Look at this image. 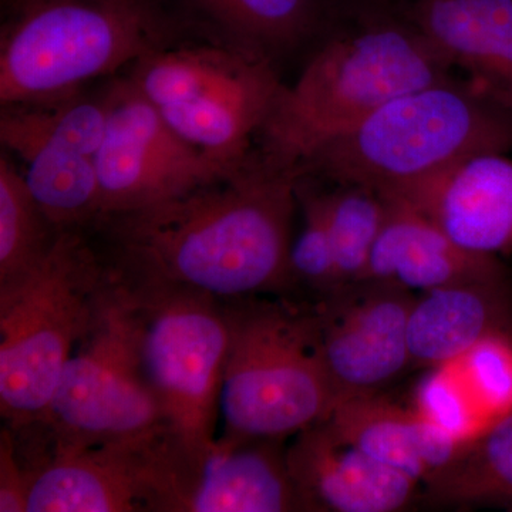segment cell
<instances>
[{
    "label": "cell",
    "mask_w": 512,
    "mask_h": 512,
    "mask_svg": "<svg viewBox=\"0 0 512 512\" xmlns=\"http://www.w3.org/2000/svg\"><path fill=\"white\" fill-rule=\"evenodd\" d=\"M386 200V221L362 281L424 293L508 274L498 256L467 251L406 202Z\"/></svg>",
    "instance_id": "obj_17"
},
{
    "label": "cell",
    "mask_w": 512,
    "mask_h": 512,
    "mask_svg": "<svg viewBox=\"0 0 512 512\" xmlns=\"http://www.w3.org/2000/svg\"><path fill=\"white\" fill-rule=\"evenodd\" d=\"M413 409L461 444L473 440L493 421L468 389L456 363L431 367L417 384Z\"/></svg>",
    "instance_id": "obj_27"
},
{
    "label": "cell",
    "mask_w": 512,
    "mask_h": 512,
    "mask_svg": "<svg viewBox=\"0 0 512 512\" xmlns=\"http://www.w3.org/2000/svg\"><path fill=\"white\" fill-rule=\"evenodd\" d=\"M57 229L8 154L0 156V289L28 275L55 244Z\"/></svg>",
    "instance_id": "obj_24"
},
{
    "label": "cell",
    "mask_w": 512,
    "mask_h": 512,
    "mask_svg": "<svg viewBox=\"0 0 512 512\" xmlns=\"http://www.w3.org/2000/svg\"><path fill=\"white\" fill-rule=\"evenodd\" d=\"M286 460L303 511H402L420 485L340 440L322 420L293 436Z\"/></svg>",
    "instance_id": "obj_15"
},
{
    "label": "cell",
    "mask_w": 512,
    "mask_h": 512,
    "mask_svg": "<svg viewBox=\"0 0 512 512\" xmlns=\"http://www.w3.org/2000/svg\"><path fill=\"white\" fill-rule=\"evenodd\" d=\"M151 50L124 76L160 111L178 137L225 170L254 153L281 89L278 67L200 36Z\"/></svg>",
    "instance_id": "obj_7"
},
{
    "label": "cell",
    "mask_w": 512,
    "mask_h": 512,
    "mask_svg": "<svg viewBox=\"0 0 512 512\" xmlns=\"http://www.w3.org/2000/svg\"><path fill=\"white\" fill-rule=\"evenodd\" d=\"M282 441L222 433L190 451L170 436L171 512L303 511Z\"/></svg>",
    "instance_id": "obj_13"
},
{
    "label": "cell",
    "mask_w": 512,
    "mask_h": 512,
    "mask_svg": "<svg viewBox=\"0 0 512 512\" xmlns=\"http://www.w3.org/2000/svg\"><path fill=\"white\" fill-rule=\"evenodd\" d=\"M322 421L340 440L419 484L443 470L464 446L413 407L394 403L382 393L340 402Z\"/></svg>",
    "instance_id": "obj_20"
},
{
    "label": "cell",
    "mask_w": 512,
    "mask_h": 512,
    "mask_svg": "<svg viewBox=\"0 0 512 512\" xmlns=\"http://www.w3.org/2000/svg\"><path fill=\"white\" fill-rule=\"evenodd\" d=\"M109 84L97 92L84 89L0 106V141L39 138L87 157H96L106 131Z\"/></svg>",
    "instance_id": "obj_23"
},
{
    "label": "cell",
    "mask_w": 512,
    "mask_h": 512,
    "mask_svg": "<svg viewBox=\"0 0 512 512\" xmlns=\"http://www.w3.org/2000/svg\"><path fill=\"white\" fill-rule=\"evenodd\" d=\"M301 175L266 163L255 148L215 180L101 221L113 237L109 262L133 281L221 302L286 291Z\"/></svg>",
    "instance_id": "obj_1"
},
{
    "label": "cell",
    "mask_w": 512,
    "mask_h": 512,
    "mask_svg": "<svg viewBox=\"0 0 512 512\" xmlns=\"http://www.w3.org/2000/svg\"><path fill=\"white\" fill-rule=\"evenodd\" d=\"M298 201L303 212V225L299 234L293 237L289 252V289L302 286L322 299L342 286L336 271L325 195L308 175L299 178Z\"/></svg>",
    "instance_id": "obj_26"
},
{
    "label": "cell",
    "mask_w": 512,
    "mask_h": 512,
    "mask_svg": "<svg viewBox=\"0 0 512 512\" xmlns=\"http://www.w3.org/2000/svg\"><path fill=\"white\" fill-rule=\"evenodd\" d=\"M355 2L363 3V5L376 6V8L397 9L404 0H355Z\"/></svg>",
    "instance_id": "obj_31"
},
{
    "label": "cell",
    "mask_w": 512,
    "mask_h": 512,
    "mask_svg": "<svg viewBox=\"0 0 512 512\" xmlns=\"http://www.w3.org/2000/svg\"><path fill=\"white\" fill-rule=\"evenodd\" d=\"M23 431L39 448L141 439L168 431L144 375L113 269L99 312L67 360L45 416Z\"/></svg>",
    "instance_id": "obj_9"
},
{
    "label": "cell",
    "mask_w": 512,
    "mask_h": 512,
    "mask_svg": "<svg viewBox=\"0 0 512 512\" xmlns=\"http://www.w3.org/2000/svg\"><path fill=\"white\" fill-rule=\"evenodd\" d=\"M493 338L512 339L508 274L444 286L414 299L407 328L413 366L450 365Z\"/></svg>",
    "instance_id": "obj_18"
},
{
    "label": "cell",
    "mask_w": 512,
    "mask_h": 512,
    "mask_svg": "<svg viewBox=\"0 0 512 512\" xmlns=\"http://www.w3.org/2000/svg\"><path fill=\"white\" fill-rule=\"evenodd\" d=\"M28 473L16 450L15 437L9 427L0 439V511L26 512Z\"/></svg>",
    "instance_id": "obj_29"
},
{
    "label": "cell",
    "mask_w": 512,
    "mask_h": 512,
    "mask_svg": "<svg viewBox=\"0 0 512 512\" xmlns=\"http://www.w3.org/2000/svg\"><path fill=\"white\" fill-rule=\"evenodd\" d=\"M224 303V433L285 440L325 419L335 397L320 360L312 306L256 298Z\"/></svg>",
    "instance_id": "obj_6"
},
{
    "label": "cell",
    "mask_w": 512,
    "mask_h": 512,
    "mask_svg": "<svg viewBox=\"0 0 512 512\" xmlns=\"http://www.w3.org/2000/svg\"><path fill=\"white\" fill-rule=\"evenodd\" d=\"M113 278L171 439L184 450L207 447L215 439L229 346L225 303L114 269Z\"/></svg>",
    "instance_id": "obj_8"
},
{
    "label": "cell",
    "mask_w": 512,
    "mask_h": 512,
    "mask_svg": "<svg viewBox=\"0 0 512 512\" xmlns=\"http://www.w3.org/2000/svg\"><path fill=\"white\" fill-rule=\"evenodd\" d=\"M323 195L340 286L355 284L365 276L389 204L379 192L360 185L338 184Z\"/></svg>",
    "instance_id": "obj_25"
},
{
    "label": "cell",
    "mask_w": 512,
    "mask_h": 512,
    "mask_svg": "<svg viewBox=\"0 0 512 512\" xmlns=\"http://www.w3.org/2000/svg\"><path fill=\"white\" fill-rule=\"evenodd\" d=\"M397 9L448 66L512 93V0H404Z\"/></svg>",
    "instance_id": "obj_19"
},
{
    "label": "cell",
    "mask_w": 512,
    "mask_h": 512,
    "mask_svg": "<svg viewBox=\"0 0 512 512\" xmlns=\"http://www.w3.org/2000/svg\"><path fill=\"white\" fill-rule=\"evenodd\" d=\"M100 221L167 200L232 170L174 133L126 76L109 82V114L96 157ZM235 170V168H234Z\"/></svg>",
    "instance_id": "obj_11"
},
{
    "label": "cell",
    "mask_w": 512,
    "mask_h": 512,
    "mask_svg": "<svg viewBox=\"0 0 512 512\" xmlns=\"http://www.w3.org/2000/svg\"><path fill=\"white\" fill-rule=\"evenodd\" d=\"M512 151V111L480 84L446 80L390 100L319 147L302 175L383 197L483 153Z\"/></svg>",
    "instance_id": "obj_3"
},
{
    "label": "cell",
    "mask_w": 512,
    "mask_h": 512,
    "mask_svg": "<svg viewBox=\"0 0 512 512\" xmlns=\"http://www.w3.org/2000/svg\"><path fill=\"white\" fill-rule=\"evenodd\" d=\"M191 32L278 67L319 42L338 12L335 0H167Z\"/></svg>",
    "instance_id": "obj_16"
},
{
    "label": "cell",
    "mask_w": 512,
    "mask_h": 512,
    "mask_svg": "<svg viewBox=\"0 0 512 512\" xmlns=\"http://www.w3.org/2000/svg\"><path fill=\"white\" fill-rule=\"evenodd\" d=\"M340 6L296 82L282 83L256 140L266 163L299 168L319 147L451 70L399 9Z\"/></svg>",
    "instance_id": "obj_2"
},
{
    "label": "cell",
    "mask_w": 512,
    "mask_h": 512,
    "mask_svg": "<svg viewBox=\"0 0 512 512\" xmlns=\"http://www.w3.org/2000/svg\"><path fill=\"white\" fill-rule=\"evenodd\" d=\"M480 86L483 87L485 93L490 94V96L497 100L498 103L503 104V106L512 111V93L494 89V87L484 86V84H480Z\"/></svg>",
    "instance_id": "obj_30"
},
{
    "label": "cell",
    "mask_w": 512,
    "mask_h": 512,
    "mask_svg": "<svg viewBox=\"0 0 512 512\" xmlns=\"http://www.w3.org/2000/svg\"><path fill=\"white\" fill-rule=\"evenodd\" d=\"M185 30L167 0H2L0 106L84 89Z\"/></svg>",
    "instance_id": "obj_4"
},
{
    "label": "cell",
    "mask_w": 512,
    "mask_h": 512,
    "mask_svg": "<svg viewBox=\"0 0 512 512\" xmlns=\"http://www.w3.org/2000/svg\"><path fill=\"white\" fill-rule=\"evenodd\" d=\"M170 433L22 456L26 512H171Z\"/></svg>",
    "instance_id": "obj_10"
},
{
    "label": "cell",
    "mask_w": 512,
    "mask_h": 512,
    "mask_svg": "<svg viewBox=\"0 0 512 512\" xmlns=\"http://www.w3.org/2000/svg\"><path fill=\"white\" fill-rule=\"evenodd\" d=\"M414 299L397 286L360 281L312 306L335 406L382 393L412 365L407 328Z\"/></svg>",
    "instance_id": "obj_12"
},
{
    "label": "cell",
    "mask_w": 512,
    "mask_h": 512,
    "mask_svg": "<svg viewBox=\"0 0 512 512\" xmlns=\"http://www.w3.org/2000/svg\"><path fill=\"white\" fill-rule=\"evenodd\" d=\"M110 279L109 261L82 229H64L35 269L0 289V413L9 429L43 419Z\"/></svg>",
    "instance_id": "obj_5"
},
{
    "label": "cell",
    "mask_w": 512,
    "mask_h": 512,
    "mask_svg": "<svg viewBox=\"0 0 512 512\" xmlns=\"http://www.w3.org/2000/svg\"><path fill=\"white\" fill-rule=\"evenodd\" d=\"M423 485L426 500L439 507L512 511V409L464 444Z\"/></svg>",
    "instance_id": "obj_22"
},
{
    "label": "cell",
    "mask_w": 512,
    "mask_h": 512,
    "mask_svg": "<svg viewBox=\"0 0 512 512\" xmlns=\"http://www.w3.org/2000/svg\"><path fill=\"white\" fill-rule=\"evenodd\" d=\"M386 198L406 202L467 251L490 256L512 252L508 153L463 158Z\"/></svg>",
    "instance_id": "obj_14"
},
{
    "label": "cell",
    "mask_w": 512,
    "mask_h": 512,
    "mask_svg": "<svg viewBox=\"0 0 512 512\" xmlns=\"http://www.w3.org/2000/svg\"><path fill=\"white\" fill-rule=\"evenodd\" d=\"M0 143L25 164L26 184L57 229H82L100 221L94 158L39 138H9Z\"/></svg>",
    "instance_id": "obj_21"
},
{
    "label": "cell",
    "mask_w": 512,
    "mask_h": 512,
    "mask_svg": "<svg viewBox=\"0 0 512 512\" xmlns=\"http://www.w3.org/2000/svg\"><path fill=\"white\" fill-rule=\"evenodd\" d=\"M456 366L481 409L494 419L512 409V339L493 338L471 349Z\"/></svg>",
    "instance_id": "obj_28"
}]
</instances>
